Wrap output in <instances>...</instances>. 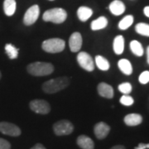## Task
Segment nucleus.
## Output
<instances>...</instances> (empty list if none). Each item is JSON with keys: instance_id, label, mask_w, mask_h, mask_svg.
Returning a JSON list of instances; mask_svg holds the SVG:
<instances>
[{"instance_id": "nucleus-36", "label": "nucleus", "mask_w": 149, "mask_h": 149, "mask_svg": "<svg viewBox=\"0 0 149 149\" xmlns=\"http://www.w3.org/2000/svg\"><path fill=\"white\" fill-rule=\"evenodd\" d=\"M50 1H53V0H50Z\"/></svg>"}, {"instance_id": "nucleus-30", "label": "nucleus", "mask_w": 149, "mask_h": 149, "mask_svg": "<svg viewBox=\"0 0 149 149\" xmlns=\"http://www.w3.org/2000/svg\"><path fill=\"white\" fill-rule=\"evenodd\" d=\"M134 149H149V143H139Z\"/></svg>"}, {"instance_id": "nucleus-7", "label": "nucleus", "mask_w": 149, "mask_h": 149, "mask_svg": "<svg viewBox=\"0 0 149 149\" xmlns=\"http://www.w3.org/2000/svg\"><path fill=\"white\" fill-rule=\"evenodd\" d=\"M77 61L80 65V67L87 70V71H92L95 69V63L94 61L91 56V55L86 53L85 52H81L77 56Z\"/></svg>"}, {"instance_id": "nucleus-32", "label": "nucleus", "mask_w": 149, "mask_h": 149, "mask_svg": "<svg viewBox=\"0 0 149 149\" xmlns=\"http://www.w3.org/2000/svg\"><path fill=\"white\" fill-rule=\"evenodd\" d=\"M143 13L146 16L148 17H149V6H147V7H145V8H144Z\"/></svg>"}, {"instance_id": "nucleus-23", "label": "nucleus", "mask_w": 149, "mask_h": 149, "mask_svg": "<svg viewBox=\"0 0 149 149\" xmlns=\"http://www.w3.org/2000/svg\"><path fill=\"white\" fill-rule=\"evenodd\" d=\"M133 23V17L132 15H127L123 18L118 23V28L120 30H126Z\"/></svg>"}, {"instance_id": "nucleus-21", "label": "nucleus", "mask_w": 149, "mask_h": 149, "mask_svg": "<svg viewBox=\"0 0 149 149\" xmlns=\"http://www.w3.org/2000/svg\"><path fill=\"white\" fill-rule=\"evenodd\" d=\"M130 49L132 51L134 55H136L137 56H142L143 55V47L142 46V44L134 40V41H132L130 42Z\"/></svg>"}, {"instance_id": "nucleus-14", "label": "nucleus", "mask_w": 149, "mask_h": 149, "mask_svg": "<svg viewBox=\"0 0 149 149\" xmlns=\"http://www.w3.org/2000/svg\"><path fill=\"white\" fill-rule=\"evenodd\" d=\"M77 144L82 149H94L95 143L93 140L85 135H80L77 139Z\"/></svg>"}, {"instance_id": "nucleus-15", "label": "nucleus", "mask_w": 149, "mask_h": 149, "mask_svg": "<svg viewBox=\"0 0 149 149\" xmlns=\"http://www.w3.org/2000/svg\"><path fill=\"white\" fill-rule=\"evenodd\" d=\"M123 120L128 126H137L143 122V117L139 113H129L124 117Z\"/></svg>"}, {"instance_id": "nucleus-27", "label": "nucleus", "mask_w": 149, "mask_h": 149, "mask_svg": "<svg viewBox=\"0 0 149 149\" xmlns=\"http://www.w3.org/2000/svg\"><path fill=\"white\" fill-rule=\"evenodd\" d=\"M120 103L122 104L123 105L125 106H130L133 104L134 103V100L133 99V97L129 96L128 95H124L120 98Z\"/></svg>"}, {"instance_id": "nucleus-6", "label": "nucleus", "mask_w": 149, "mask_h": 149, "mask_svg": "<svg viewBox=\"0 0 149 149\" xmlns=\"http://www.w3.org/2000/svg\"><path fill=\"white\" fill-rule=\"evenodd\" d=\"M29 106L32 111L40 114H47L51 111V107L49 103L43 100H32L29 104Z\"/></svg>"}, {"instance_id": "nucleus-26", "label": "nucleus", "mask_w": 149, "mask_h": 149, "mask_svg": "<svg viewBox=\"0 0 149 149\" xmlns=\"http://www.w3.org/2000/svg\"><path fill=\"white\" fill-rule=\"evenodd\" d=\"M132 85L130 83L128 82H125V83H123L121 85H118V91H120L121 93H123V95H128L131 93L132 91Z\"/></svg>"}, {"instance_id": "nucleus-19", "label": "nucleus", "mask_w": 149, "mask_h": 149, "mask_svg": "<svg viewBox=\"0 0 149 149\" xmlns=\"http://www.w3.org/2000/svg\"><path fill=\"white\" fill-rule=\"evenodd\" d=\"M108 25V19L105 17L101 16L98 17L96 20L91 22V29L93 31H98L105 28Z\"/></svg>"}, {"instance_id": "nucleus-13", "label": "nucleus", "mask_w": 149, "mask_h": 149, "mask_svg": "<svg viewBox=\"0 0 149 149\" xmlns=\"http://www.w3.org/2000/svg\"><path fill=\"white\" fill-rule=\"evenodd\" d=\"M109 8L112 13L115 16H119L125 11V5L120 0H114L109 6Z\"/></svg>"}, {"instance_id": "nucleus-16", "label": "nucleus", "mask_w": 149, "mask_h": 149, "mask_svg": "<svg viewBox=\"0 0 149 149\" xmlns=\"http://www.w3.org/2000/svg\"><path fill=\"white\" fill-rule=\"evenodd\" d=\"M113 52L117 55H121L124 50V38L121 35H118L113 40Z\"/></svg>"}, {"instance_id": "nucleus-33", "label": "nucleus", "mask_w": 149, "mask_h": 149, "mask_svg": "<svg viewBox=\"0 0 149 149\" xmlns=\"http://www.w3.org/2000/svg\"><path fill=\"white\" fill-rule=\"evenodd\" d=\"M110 149H125V148L122 145H117V146H114V147L111 148Z\"/></svg>"}, {"instance_id": "nucleus-4", "label": "nucleus", "mask_w": 149, "mask_h": 149, "mask_svg": "<svg viewBox=\"0 0 149 149\" xmlns=\"http://www.w3.org/2000/svg\"><path fill=\"white\" fill-rule=\"evenodd\" d=\"M65 42L64 40L60 38H52L46 40L42 42V47L48 53H58L65 49Z\"/></svg>"}, {"instance_id": "nucleus-11", "label": "nucleus", "mask_w": 149, "mask_h": 149, "mask_svg": "<svg viewBox=\"0 0 149 149\" xmlns=\"http://www.w3.org/2000/svg\"><path fill=\"white\" fill-rule=\"evenodd\" d=\"M70 49L72 52H77L82 47V37L80 32H74L71 34L69 40Z\"/></svg>"}, {"instance_id": "nucleus-20", "label": "nucleus", "mask_w": 149, "mask_h": 149, "mask_svg": "<svg viewBox=\"0 0 149 149\" xmlns=\"http://www.w3.org/2000/svg\"><path fill=\"white\" fill-rule=\"evenodd\" d=\"M16 1L15 0H4L3 10L7 16H13L16 11Z\"/></svg>"}, {"instance_id": "nucleus-2", "label": "nucleus", "mask_w": 149, "mask_h": 149, "mask_svg": "<svg viewBox=\"0 0 149 149\" xmlns=\"http://www.w3.org/2000/svg\"><path fill=\"white\" fill-rule=\"evenodd\" d=\"M27 70L29 74L34 76H44L52 74L54 71V66L49 62L37 61L28 65Z\"/></svg>"}, {"instance_id": "nucleus-29", "label": "nucleus", "mask_w": 149, "mask_h": 149, "mask_svg": "<svg viewBox=\"0 0 149 149\" xmlns=\"http://www.w3.org/2000/svg\"><path fill=\"white\" fill-rule=\"evenodd\" d=\"M11 144L3 139H0V149H10Z\"/></svg>"}, {"instance_id": "nucleus-24", "label": "nucleus", "mask_w": 149, "mask_h": 149, "mask_svg": "<svg viewBox=\"0 0 149 149\" xmlns=\"http://www.w3.org/2000/svg\"><path fill=\"white\" fill-rule=\"evenodd\" d=\"M135 30L140 35L149 37V24L144 22H139L135 26Z\"/></svg>"}, {"instance_id": "nucleus-34", "label": "nucleus", "mask_w": 149, "mask_h": 149, "mask_svg": "<svg viewBox=\"0 0 149 149\" xmlns=\"http://www.w3.org/2000/svg\"><path fill=\"white\" fill-rule=\"evenodd\" d=\"M147 61L149 65V46L147 48Z\"/></svg>"}, {"instance_id": "nucleus-28", "label": "nucleus", "mask_w": 149, "mask_h": 149, "mask_svg": "<svg viewBox=\"0 0 149 149\" xmlns=\"http://www.w3.org/2000/svg\"><path fill=\"white\" fill-rule=\"evenodd\" d=\"M139 82L143 85H145L147 83L149 82V71L146 70V71H143V73H141V74L139 75Z\"/></svg>"}, {"instance_id": "nucleus-31", "label": "nucleus", "mask_w": 149, "mask_h": 149, "mask_svg": "<svg viewBox=\"0 0 149 149\" xmlns=\"http://www.w3.org/2000/svg\"><path fill=\"white\" fill-rule=\"evenodd\" d=\"M31 149H46V148L43 146L42 144L41 143H37L36 144L35 146H33Z\"/></svg>"}, {"instance_id": "nucleus-18", "label": "nucleus", "mask_w": 149, "mask_h": 149, "mask_svg": "<svg viewBox=\"0 0 149 149\" xmlns=\"http://www.w3.org/2000/svg\"><path fill=\"white\" fill-rule=\"evenodd\" d=\"M93 14V11L88 7H80L77 10V16L80 21L86 22Z\"/></svg>"}, {"instance_id": "nucleus-3", "label": "nucleus", "mask_w": 149, "mask_h": 149, "mask_svg": "<svg viewBox=\"0 0 149 149\" xmlns=\"http://www.w3.org/2000/svg\"><path fill=\"white\" fill-rule=\"evenodd\" d=\"M67 17V13L63 8H55L46 11L43 13L42 18L45 22H52L53 23H62Z\"/></svg>"}, {"instance_id": "nucleus-10", "label": "nucleus", "mask_w": 149, "mask_h": 149, "mask_svg": "<svg viewBox=\"0 0 149 149\" xmlns=\"http://www.w3.org/2000/svg\"><path fill=\"white\" fill-rule=\"evenodd\" d=\"M110 131V127L104 122L96 123L94 128V133L98 139H104L108 136Z\"/></svg>"}, {"instance_id": "nucleus-1", "label": "nucleus", "mask_w": 149, "mask_h": 149, "mask_svg": "<svg viewBox=\"0 0 149 149\" xmlns=\"http://www.w3.org/2000/svg\"><path fill=\"white\" fill-rule=\"evenodd\" d=\"M69 85V78L66 76H63L45 82L42 85V90L47 94H54L64 90Z\"/></svg>"}, {"instance_id": "nucleus-17", "label": "nucleus", "mask_w": 149, "mask_h": 149, "mask_svg": "<svg viewBox=\"0 0 149 149\" xmlns=\"http://www.w3.org/2000/svg\"><path fill=\"white\" fill-rule=\"evenodd\" d=\"M118 68L123 73L126 75H129L133 73V66L130 63V61L127 59H121L118 61Z\"/></svg>"}, {"instance_id": "nucleus-22", "label": "nucleus", "mask_w": 149, "mask_h": 149, "mask_svg": "<svg viewBox=\"0 0 149 149\" xmlns=\"http://www.w3.org/2000/svg\"><path fill=\"white\" fill-rule=\"evenodd\" d=\"M95 63L97 67L101 70H108L110 67V65L108 60L102 56H96Z\"/></svg>"}, {"instance_id": "nucleus-35", "label": "nucleus", "mask_w": 149, "mask_h": 149, "mask_svg": "<svg viewBox=\"0 0 149 149\" xmlns=\"http://www.w3.org/2000/svg\"><path fill=\"white\" fill-rule=\"evenodd\" d=\"M1 76H2V74H1V72H0V79H1Z\"/></svg>"}, {"instance_id": "nucleus-8", "label": "nucleus", "mask_w": 149, "mask_h": 149, "mask_svg": "<svg viewBox=\"0 0 149 149\" xmlns=\"http://www.w3.org/2000/svg\"><path fill=\"white\" fill-rule=\"evenodd\" d=\"M40 13V9L38 5H33L29 8L24 14L23 22L26 26H31L37 21Z\"/></svg>"}, {"instance_id": "nucleus-9", "label": "nucleus", "mask_w": 149, "mask_h": 149, "mask_svg": "<svg viewBox=\"0 0 149 149\" xmlns=\"http://www.w3.org/2000/svg\"><path fill=\"white\" fill-rule=\"evenodd\" d=\"M0 132L5 135L17 137L21 134V129L17 125L8 122L0 123Z\"/></svg>"}, {"instance_id": "nucleus-12", "label": "nucleus", "mask_w": 149, "mask_h": 149, "mask_svg": "<svg viewBox=\"0 0 149 149\" xmlns=\"http://www.w3.org/2000/svg\"><path fill=\"white\" fill-rule=\"evenodd\" d=\"M97 91L99 95L107 99H112L113 97V89L111 85H108L104 82L100 83L98 87H97Z\"/></svg>"}, {"instance_id": "nucleus-25", "label": "nucleus", "mask_w": 149, "mask_h": 149, "mask_svg": "<svg viewBox=\"0 0 149 149\" xmlns=\"http://www.w3.org/2000/svg\"><path fill=\"white\" fill-rule=\"evenodd\" d=\"M5 52L7 55L8 56V57L12 59V60L13 59L17 58V56H18V49L15 47L13 45H12L10 43L6 44Z\"/></svg>"}, {"instance_id": "nucleus-5", "label": "nucleus", "mask_w": 149, "mask_h": 149, "mask_svg": "<svg viewBox=\"0 0 149 149\" xmlns=\"http://www.w3.org/2000/svg\"><path fill=\"white\" fill-rule=\"evenodd\" d=\"M53 130L57 136L69 135L73 132L74 126L68 120H60L53 125Z\"/></svg>"}]
</instances>
